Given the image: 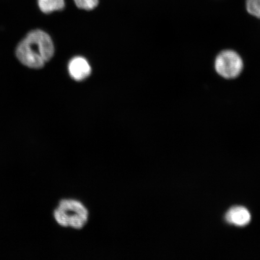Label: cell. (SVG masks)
<instances>
[{
	"mask_svg": "<svg viewBox=\"0 0 260 260\" xmlns=\"http://www.w3.org/2000/svg\"><path fill=\"white\" fill-rule=\"evenodd\" d=\"M213 67L220 77L226 80H233L241 76L245 62L238 52L232 49H225L214 58Z\"/></svg>",
	"mask_w": 260,
	"mask_h": 260,
	"instance_id": "cell-3",
	"label": "cell"
},
{
	"mask_svg": "<svg viewBox=\"0 0 260 260\" xmlns=\"http://www.w3.org/2000/svg\"><path fill=\"white\" fill-rule=\"evenodd\" d=\"M78 8L90 11L95 9L99 3V0H74Z\"/></svg>",
	"mask_w": 260,
	"mask_h": 260,
	"instance_id": "cell-8",
	"label": "cell"
},
{
	"mask_svg": "<svg viewBox=\"0 0 260 260\" xmlns=\"http://www.w3.org/2000/svg\"><path fill=\"white\" fill-rule=\"evenodd\" d=\"M68 71L74 80L80 81L90 76L91 67L85 58L76 57L70 61L68 65Z\"/></svg>",
	"mask_w": 260,
	"mask_h": 260,
	"instance_id": "cell-4",
	"label": "cell"
},
{
	"mask_svg": "<svg viewBox=\"0 0 260 260\" xmlns=\"http://www.w3.org/2000/svg\"><path fill=\"white\" fill-rule=\"evenodd\" d=\"M54 218L60 225L80 230L88 220L89 213L80 201L62 200L54 213Z\"/></svg>",
	"mask_w": 260,
	"mask_h": 260,
	"instance_id": "cell-2",
	"label": "cell"
},
{
	"mask_svg": "<svg viewBox=\"0 0 260 260\" xmlns=\"http://www.w3.org/2000/svg\"><path fill=\"white\" fill-rule=\"evenodd\" d=\"M38 6L45 14L61 11L65 6L64 0H38Z\"/></svg>",
	"mask_w": 260,
	"mask_h": 260,
	"instance_id": "cell-6",
	"label": "cell"
},
{
	"mask_svg": "<svg viewBox=\"0 0 260 260\" xmlns=\"http://www.w3.org/2000/svg\"><path fill=\"white\" fill-rule=\"evenodd\" d=\"M246 9L249 15L260 19V0H246Z\"/></svg>",
	"mask_w": 260,
	"mask_h": 260,
	"instance_id": "cell-7",
	"label": "cell"
},
{
	"mask_svg": "<svg viewBox=\"0 0 260 260\" xmlns=\"http://www.w3.org/2000/svg\"><path fill=\"white\" fill-rule=\"evenodd\" d=\"M54 47L47 32L35 30L28 32L16 48L18 60L28 68L39 69L53 57Z\"/></svg>",
	"mask_w": 260,
	"mask_h": 260,
	"instance_id": "cell-1",
	"label": "cell"
},
{
	"mask_svg": "<svg viewBox=\"0 0 260 260\" xmlns=\"http://www.w3.org/2000/svg\"><path fill=\"white\" fill-rule=\"evenodd\" d=\"M228 222L233 225L243 226L250 222L251 219L249 211L243 207H235L228 211L226 216Z\"/></svg>",
	"mask_w": 260,
	"mask_h": 260,
	"instance_id": "cell-5",
	"label": "cell"
}]
</instances>
